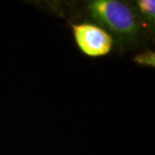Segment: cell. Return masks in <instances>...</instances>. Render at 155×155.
Wrapping results in <instances>:
<instances>
[{
	"instance_id": "4",
	"label": "cell",
	"mask_w": 155,
	"mask_h": 155,
	"mask_svg": "<svg viewBox=\"0 0 155 155\" xmlns=\"http://www.w3.org/2000/svg\"><path fill=\"white\" fill-rule=\"evenodd\" d=\"M134 61L139 65H142L146 67H153L155 66V54L153 51H146L140 53L134 58Z\"/></svg>"
},
{
	"instance_id": "3",
	"label": "cell",
	"mask_w": 155,
	"mask_h": 155,
	"mask_svg": "<svg viewBox=\"0 0 155 155\" xmlns=\"http://www.w3.org/2000/svg\"><path fill=\"white\" fill-rule=\"evenodd\" d=\"M133 3L146 28L151 35H153L155 26V2L153 0H138Z\"/></svg>"
},
{
	"instance_id": "1",
	"label": "cell",
	"mask_w": 155,
	"mask_h": 155,
	"mask_svg": "<svg viewBox=\"0 0 155 155\" xmlns=\"http://www.w3.org/2000/svg\"><path fill=\"white\" fill-rule=\"evenodd\" d=\"M79 19L92 23L109 34L113 47L119 51L139 48L152 36L139 17L133 2L119 0H92L75 5Z\"/></svg>"
},
{
	"instance_id": "2",
	"label": "cell",
	"mask_w": 155,
	"mask_h": 155,
	"mask_svg": "<svg viewBox=\"0 0 155 155\" xmlns=\"http://www.w3.org/2000/svg\"><path fill=\"white\" fill-rule=\"evenodd\" d=\"M72 32L78 48L84 54L99 57L109 54L113 48V40L109 34L98 26L82 22L72 24Z\"/></svg>"
}]
</instances>
